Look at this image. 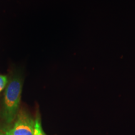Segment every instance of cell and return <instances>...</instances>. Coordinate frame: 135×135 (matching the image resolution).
<instances>
[{
  "label": "cell",
  "mask_w": 135,
  "mask_h": 135,
  "mask_svg": "<svg viewBox=\"0 0 135 135\" xmlns=\"http://www.w3.org/2000/svg\"><path fill=\"white\" fill-rule=\"evenodd\" d=\"M23 88V82L19 77H14L8 83L4 92L3 117L10 124L16 119L19 112V106Z\"/></svg>",
  "instance_id": "obj_1"
},
{
  "label": "cell",
  "mask_w": 135,
  "mask_h": 135,
  "mask_svg": "<svg viewBox=\"0 0 135 135\" xmlns=\"http://www.w3.org/2000/svg\"><path fill=\"white\" fill-rule=\"evenodd\" d=\"M35 120L24 110L18 112L14 126L11 128L12 135H33Z\"/></svg>",
  "instance_id": "obj_2"
},
{
  "label": "cell",
  "mask_w": 135,
  "mask_h": 135,
  "mask_svg": "<svg viewBox=\"0 0 135 135\" xmlns=\"http://www.w3.org/2000/svg\"><path fill=\"white\" fill-rule=\"evenodd\" d=\"M33 135H46L42 128L41 118L39 115L37 116L35 120V128H34Z\"/></svg>",
  "instance_id": "obj_3"
},
{
  "label": "cell",
  "mask_w": 135,
  "mask_h": 135,
  "mask_svg": "<svg viewBox=\"0 0 135 135\" xmlns=\"http://www.w3.org/2000/svg\"><path fill=\"white\" fill-rule=\"evenodd\" d=\"M8 83L7 76L0 75V92L4 88Z\"/></svg>",
  "instance_id": "obj_4"
},
{
  "label": "cell",
  "mask_w": 135,
  "mask_h": 135,
  "mask_svg": "<svg viewBox=\"0 0 135 135\" xmlns=\"http://www.w3.org/2000/svg\"><path fill=\"white\" fill-rule=\"evenodd\" d=\"M0 135H12L11 132V128L0 127Z\"/></svg>",
  "instance_id": "obj_5"
}]
</instances>
